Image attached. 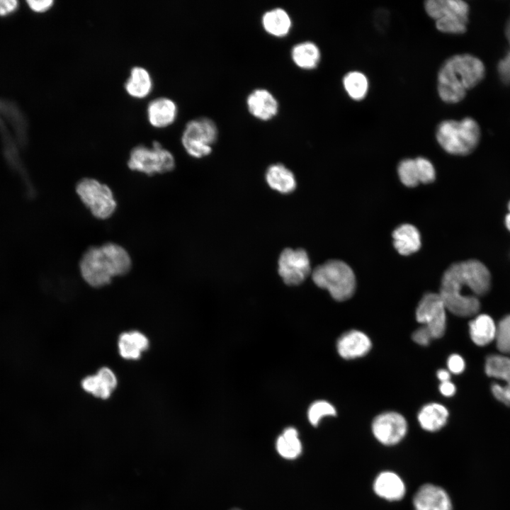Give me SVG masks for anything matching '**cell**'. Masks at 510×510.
Here are the masks:
<instances>
[{
    "instance_id": "6da1fadb",
    "label": "cell",
    "mask_w": 510,
    "mask_h": 510,
    "mask_svg": "<svg viewBox=\"0 0 510 510\" xmlns=\"http://www.w3.org/2000/svg\"><path fill=\"white\" fill-rule=\"evenodd\" d=\"M491 275L487 266L475 259L452 264L444 272L439 295L446 310L459 317L475 315L480 310L477 296L490 288Z\"/></svg>"
},
{
    "instance_id": "7a4b0ae2",
    "label": "cell",
    "mask_w": 510,
    "mask_h": 510,
    "mask_svg": "<svg viewBox=\"0 0 510 510\" xmlns=\"http://www.w3.org/2000/svg\"><path fill=\"white\" fill-rule=\"evenodd\" d=\"M484 76L485 66L477 57L469 53L452 55L443 62L438 70V96L446 103H458Z\"/></svg>"
},
{
    "instance_id": "3957f363",
    "label": "cell",
    "mask_w": 510,
    "mask_h": 510,
    "mask_svg": "<svg viewBox=\"0 0 510 510\" xmlns=\"http://www.w3.org/2000/svg\"><path fill=\"white\" fill-rule=\"evenodd\" d=\"M132 261L127 249L111 242L89 247L82 254L79 268L84 280L93 288L110 284L113 278L128 273Z\"/></svg>"
},
{
    "instance_id": "277c9868",
    "label": "cell",
    "mask_w": 510,
    "mask_h": 510,
    "mask_svg": "<svg viewBox=\"0 0 510 510\" xmlns=\"http://www.w3.org/2000/svg\"><path fill=\"white\" fill-rule=\"evenodd\" d=\"M435 137L438 144L447 153L465 156L477 147L481 138L478 123L471 117L461 120H441L436 128Z\"/></svg>"
},
{
    "instance_id": "5b68a950",
    "label": "cell",
    "mask_w": 510,
    "mask_h": 510,
    "mask_svg": "<svg viewBox=\"0 0 510 510\" xmlns=\"http://www.w3.org/2000/svg\"><path fill=\"white\" fill-rule=\"evenodd\" d=\"M316 285L328 290L337 301L349 299L356 290V277L353 270L345 262L330 260L317 266L312 274Z\"/></svg>"
},
{
    "instance_id": "8992f818",
    "label": "cell",
    "mask_w": 510,
    "mask_h": 510,
    "mask_svg": "<svg viewBox=\"0 0 510 510\" xmlns=\"http://www.w3.org/2000/svg\"><path fill=\"white\" fill-rule=\"evenodd\" d=\"M424 7L439 32L459 35L467 31L470 10L465 1L428 0Z\"/></svg>"
},
{
    "instance_id": "52a82bcc",
    "label": "cell",
    "mask_w": 510,
    "mask_h": 510,
    "mask_svg": "<svg viewBox=\"0 0 510 510\" xmlns=\"http://www.w3.org/2000/svg\"><path fill=\"white\" fill-rule=\"evenodd\" d=\"M127 165L131 171L147 176L162 174L171 171L176 166L173 154L158 141H153L151 147L138 144L129 154Z\"/></svg>"
},
{
    "instance_id": "ba28073f",
    "label": "cell",
    "mask_w": 510,
    "mask_h": 510,
    "mask_svg": "<svg viewBox=\"0 0 510 510\" xmlns=\"http://www.w3.org/2000/svg\"><path fill=\"white\" fill-rule=\"evenodd\" d=\"M75 191L96 219L107 220L117 209V201L111 188L96 178L84 177L80 179L76 184Z\"/></svg>"
},
{
    "instance_id": "9c48e42d",
    "label": "cell",
    "mask_w": 510,
    "mask_h": 510,
    "mask_svg": "<svg viewBox=\"0 0 510 510\" xmlns=\"http://www.w3.org/2000/svg\"><path fill=\"white\" fill-rule=\"evenodd\" d=\"M217 137L218 129L215 121L202 116L192 119L185 125L181 144L191 157L203 158L211 153Z\"/></svg>"
},
{
    "instance_id": "30bf717a",
    "label": "cell",
    "mask_w": 510,
    "mask_h": 510,
    "mask_svg": "<svg viewBox=\"0 0 510 510\" xmlns=\"http://www.w3.org/2000/svg\"><path fill=\"white\" fill-rule=\"evenodd\" d=\"M446 307L438 293L425 294L416 309V319L432 339L443 336L446 328Z\"/></svg>"
},
{
    "instance_id": "8fae6325",
    "label": "cell",
    "mask_w": 510,
    "mask_h": 510,
    "mask_svg": "<svg viewBox=\"0 0 510 510\" xmlns=\"http://www.w3.org/2000/svg\"><path fill=\"white\" fill-rule=\"evenodd\" d=\"M0 132L6 147L23 145L27 138V122L17 105L0 99Z\"/></svg>"
},
{
    "instance_id": "7c38bea8",
    "label": "cell",
    "mask_w": 510,
    "mask_h": 510,
    "mask_svg": "<svg viewBox=\"0 0 510 510\" xmlns=\"http://www.w3.org/2000/svg\"><path fill=\"white\" fill-rule=\"evenodd\" d=\"M278 264V273L288 285L301 284L311 271L308 254L302 249H284L280 254Z\"/></svg>"
},
{
    "instance_id": "4fadbf2b",
    "label": "cell",
    "mask_w": 510,
    "mask_h": 510,
    "mask_svg": "<svg viewBox=\"0 0 510 510\" xmlns=\"http://www.w3.org/2000/svg\"><path fill=\"white\" fill-rule=\"evenodd\" d=\"M407 422L400 414L387 412L378 415L372 423V432L375 438L386 446L399 443L406 435Z\"/></svg>"
},
{
    "instance_id": "5bb4252c",
    "label": "cell",
    "mask_w": 510,
    "mask_h": 510,
    "mask_svg": "<svg viewBox=\"0 0 510 510\" xmlns=\"http://www.w3.org/2000/svg\"><path fill=\"white\" fill-rule=\"evenodd\" d=\"M397 173L401 182L408 187L431 183L436 177L434 165L422 157L402 159L397 166Z\"/></svg>"
},
{
    "instance_id": "9a60e30c",
    "label": "cell",
    "mask_w": 510,
    "mask_h": 510,
    "mask_svg": "<svg viewBox=\"0 0 510 510\" xmlns=\"http://www.w3.org/2000/svg\"><path fill=\"white\" fill-rule=\"evenodd\" d=\"M484 369L488 376L505 382L503 385L493 383L492 392L498 400L510 406V358L499 355L488 356Z\"/></svg>"
},
{
    "instance_id": "2e32d148",
    "label": "cell",
    "mask_w": 510,
    "mask_h": 510,
    "mask_svg": "<svg viewBox=\"0 0 510 510\" xmlns=\"http://www.w3.org/2000/svg\"><path fill=\"white\" fill-rule=\"evenodd\" d=\"M414 510H453L451 500L441 487L431 484L421 486L413 499Z\"/></svg>"
},
{
    "instance_id": "e0dca14e",
    "label": "cell",
    "mask_w": 510,
    "mask_h": 510,
    "mask_svg": "<svg viewBox=\"0 0 510 510\" xmlns=\"http://www.w3.org/2000/svg\"><path fill=\"white\" fill-rule=\"evenodd\" d=\"M246 103L249 112L261 120H270L278 113V101L266 89L257 88L251 91L246 97Z\"/></svg>"
},
{
    "instance_id": "ac0fdd59",
    "label": "cell",
    "mask_w": 510,
    "mask_h": 510,
    "mask_svg": "<svg viewBox=\"0 0 510 510\" xmlns=\"http://www.w3.org/2000/svg\"><path fill=\"white\" fill-rule=\"evenodd\" d=\"M178 115V106L171 98L166 96L155 98L147 106L149 123L156 128H164L173 124Z\"/></svg>"
},
{
    "instance_id": "d6986e66",
    "label": "cell",
    "mask_w": 510,
    "mask_h": 510,
    "mask_svg": "<svg viewBox=\"0 0 510 510\" xmlns=\"http://www.w3.org/2000/svg\"><path fill=\"white\" fill-rule=\"evenodd\" d=\"M117 385V377L108 367L100 368L96 374L86 376L81 381L84 391L103 400L110 397Z\"/></svg>"
},
{
    "instance_id": "ffe728a7",
    "label": "cell",
    "mask_w": 510,
    "mask_h": 510,
    "mask_svg": "<svg viewBox=\"0 0 510 510\" xmlns=\"http://www.w3.org/2000/svg\"><path fill=\"white\" fill-rule=\"evenodd\" d=\"M369 337L358 330H350L343 334L337 341L336 349L344 359H353L365 356L371 348Z\"/></svg>"
},
{
    "instance_id": "44dd1931",
    "label": "cell",
    "mask_w": 510,
    "mask_h": 510,
    "mask_svg": "<svg viewBox=\"0 0 510 510\" xmlns=\"http://www.w3.org/2000/svg\"><path fill=\"white\" fill-rule=\"evenodd\" d=\"M373 489L380 497L397 501L405 494V485L396 473L386 471L380 473L373 483Z\"/></svg>"
},
{
    "instance_id": "7402d4cb",
    "label": "cell",
    "mask_w": 510,
    "mask_h": 510,
    "mask_svg": "<svg viewBox=\"0 0 510 510\" xmlns=\"http://www.w3.org/2000/svg\"><path fill=\"white\" fill-rule=\"evenodd\" d=\"M153 86L149 72L142 66L132 67L124 84L127 94L137 99L147 97L152 92Z\"/></svg>"
},
{
    "instance_id": "603a6c76",
    "label": "cell",
    "mask_w": 510,
    "mask_h": 510,
    "mask_svg": "<svg viewBox=\"0 0 510 510\" xmlns=\"http://www.w3.org/2000/svg\"><path fill=\"white\" fill-rule=\"evenodd\" d=\"M149 346L148 338L136 330L122 333L118 341L119 353L126 360L139 359L142 352L148 349Z\"/></svg>"
},
{
    "instance_id": "cb8c5ba5",
    "label": "cell",
    "mask_w": 510,
    "mask_h": 510,
    "mask_svg": "<svg viewBox=\"0 0 510 510\" xmlns=\"http://www.w3.org/2000/svg\"><path fill=\"white\" fill-rule=\"evenodd\" d=\"M266 181L273 190L288 194L296 188V179L293 173L284 164L277 163L269 166L266 171Z\"/></svg>"
},
{
    "instance_id": "d4e9b609",
    "label": "cell",
    "mask_w": 510,
    "mask_h": 510,
    "mask_svg": "<svg viewBox=\"0 0 510 510\" xmlns=\"http://www.w3.org/2000/svg\"><path fill=\"white\" fill-rule=\"evenodd\" d=\"M261 25L268 34L275 37H284L292 27V19L284 8L276 7L264 13Z\"/></svg>"
},
{
    "instance_id": "484cf974",
    "label": "cell",
    "mask_w": 510,
    "mask_h": 510,
    "mask_svg": "<svg viewBox=\"0 0 510 510\" xmlns=\"http://www.w3.org/2000/svg\"><path fill=\"white\" fill-rule=\"evenodd\" d=\"M392 238L394 246L401 255L408 256L420 249V233L412 225L403 224L397 227L392 233Z\"/></svg>"
},
{
    "instance_id": "4316f807",
    "label": "cell",
    "mask_w": 510,
    "mask_h": 510,
    "mask_svg": "<svg viewBox=\"0 0 510 510\" xmlns=\"http://www.w3.org/2000/svg\"><path fill=\"white\" fill-rule=\"evenodd\" d=\"M290 56L295 65L304 69H315L321 60V52L318 45L310 40L294 45Z\"/></svg>"
},
{
    "instance_id": "83f0119b",
    "label": "cell",
    "mask_w": 510,
    "mask_h": 510,
    "mask_svg": "<svg viewBox=\"0 0 510 510\" xmlns=\"http://www.w3.org/2000/svg\"><path fill=\"white\" fill-rule=\"evenodd\" d=\"M448 411L439 403H429L419 412L417 419L421 427L428 431H436L445 426Z\"/></svg>"
},
{
    "instance_id": "f1b7e54d",
    "label": "cell",
    "mask_w": 510,
    "mask_h": 510,
    "mask_svg": "<svg viewBox=\"0 0 510 510\" xmlns=\"http://www.w3.org/2000/svg\"><path fill=\"white\" fill-rule=\"evenodd\" d=\"M470 335L472 341L478 346H484L496 337L497 327L487 314L477 316L470 324Z\"/></svg>"
},
{
    "instance_id": "f546056e",
    "label": "cell",
    "mask_w": 510,
    "mask_h": 510,
    "mask_svg": "<svg viewBox=\"0 0 510 510\" xmlns=\"http://www.w3.org/2000/svg\"><path fill=\"white\" fill-rule=\"evenodd\" d=\"M342 86L348 96L354 101H361L368 95L369 80L362 72L352 70L342 78Z\"/></svg>"
},
{
    "instance_id": "4dcf8cb0",
    "label": "cell",
    "mask_w": 510,
    "mask_h": 510,
    "mask_svg": "<svg viewBox=\"0 0 510 510\" xmlns=\"http://www.w3.org/2000/svg\"><path fill=\"white\" fill-rule=\"evenodd\" d=\"M278 454L285 459H295L302 453V443L298 431L293 427L286 428L276 443Z\"/></svg>"
},
{
    "instance_id": "1f68e13d",
    "label": "cell",
    "mask_w": 510,
    "mask_h": 510,
    "mask_svg": "<svg viewBox=\"0 0 510 510\" xmlns=\"http://www.w3.org/2000/svg\"><path fill=\"white\" fill-rule=\"evenodd\" d=\"M335 407L324 400H318L313 402L309 407L307 416L312 426H317L322 417L327 416H336Z\"/></svg>"
},
{
    "instance_id": "d6a6232c",
    "label": "cell",
    "mask_w": 510,
    "mask_h": 510,
    "mask_svg": "<svg viewBox=\"0 0 510 510\" xmlns=\"http://www.w3.org/2000/svg\"><path fill=\"white\" fill-rule=\"evenodd\" d=\"M495 339L497 348L502 353L510 354V315L499 323Z\"/></svg>"
},
{
    "instance_id": "836d02e7",
    "label": "cell",
    "mask_w": 510,
    "mask_h": 510,
    "mask_svg": "<svg viewBox=\"0 0 510 510\" xmlns=\"http://www.w3.org/2000/svg\"><path fill=\"white\" fill-rule=\"evenodd\" d=\"M500 79L506 84H510V50L501 59L497 65Z\"/></svg>"
},
{
    "instance_id": "e575fe53",
    "label": "cell",
    "mask_w": 510,
    "mask_h": 510,
    "mask_svg": "<svg viewBox=\"0 0 510 510\" xmlns=\"http://www.w3.org/2000/svg\"><path fill=\"white\" fill-rule=\"evenodd\" d=\"M447 366L450 372L459 374L465 369V361L458 354H452L449 356Z\"/></svg>"
},
{
    "instance_id": "d590c367",
    "label": "cell",
    "mask_w": 510,
    "mask_h": 510,
    "mask_svg": "<svg viewBox=\"0 0 510 510\" xmlns=\"http://www.w3.org/2000/svg\"><path fill=\"white\" fill-rule=\"evenodd\" d=\"M412 339L419 345L427 346L433 339L429 332L421 327L414 332Z\"/></svg>"
},
{
    "instance_id": "8d00e7d4",
    "label": "cell",
    "mask_w": 510,
    "mask_h": 510,
    "mask_svg": "<svg viewBox=\"0 0 510 510\" xmlns=\"http://www.w3.org/2000/svg\"><path fill=\"white\" fill-rule=\"evenodd\" d=\"M52 0H28L27 4L35 12L41 13L49 10L53 5Z\"/></svg>"
},
{
    "instance_id": "74e56055",
    "label": "cell",
    "mask_w": 510,
    "mask_h": 510,
    "mask_svg": "<svg viewBox=\"0 0 510 510\" xmlns=\"http://www.w3.org/2000/svg\"><path fill=\"white\" fill-rule=\"evenodd\" d=\"M18 3L16 0H0V16L11 13L18 8Z\"/></svg>"
},
{
    "instance_id": "f35d334b",
    "label": "cell",
    "mask_w": 510,
    "mask_h": 510,
    "mask_svg": "<svg viewBox=\"0 0 510 510\" xmlns=\"http://www.w3.org/2000/svg\"><path fill=\"white\" fill-rule=\"evenodd\" d=\"M455 386L450 380L441 382L439 385L440 392L446 397H451L455 392Z\"/></svg>"
},
{
    "instance_id": "ab89813d",
    "label": "cell",
    "mask_w": 510,
    "mask_h": 510,
    "mask_svg": "<svg viewBox=\"0 0 510 510\" xmlns=\"http://www.w3.org/2000/svg\"><path fill=\"white\" fill-rule=\"evenodd\" d=\"M437 377L441 382L450 380V372L445 369H440L437 371Z\"/></svg>"
},
{
    "instance_id": "60d3db41",
    "label": "cell",
    "mask_w": 510,
    "mask_h": 510,
    "mask_svg": "<svg viewBox=\"0 0 510 510\" xmlns=\"http://www.w3.org/2000/svg\"><path fill=\"white\" fill-rule=\"evenodd\" d=\"M505 35L510 45V18L506 25Z\"/></svg>"
},
{
    "instance_id": "b9f144b4",
    "label": "cell",
    "mask_w": 510,
    "mask_h": 510,
    "mask_svg": "<svg viewBox=\"0 0 510 510\" xmlns=\"http://www.w3.org/2000/svg\"><path fill=\"white\" fill-rule=\"evenodd\" d=\"M505 226L510 232V213L507 214L504 220Z\"/></svg>"
},
{
    "instance_id": "7bdbcfd3",
    "label": "cell",
    "mask_w": 510,
    "mask_h": 510,
    "mask_svg": "<svg viewBox=\"0 0 510 510\" xmlns=\"http://www.w3.org/2000/svg\"><path fill=\"white\" fill-rule=\"evenodd\" d=\"M508 209H509V213H510V201H509V204H508Z\"/></svg>"
},
{
    "instance_id": "ee69618b",
    "label": "cell",
    "mask_w": 510,
    "mask_h": 510,
    "mask_svg": "<svg viewBox=\"0 0 510 510\" xmlns=\"http://www.w3.org/2000/svg\"><path fill=\"white\" fill-rule=\"evenodd\" d=\"M230 510H241V509H230Z\"/></svg>"
}]
</instances>
